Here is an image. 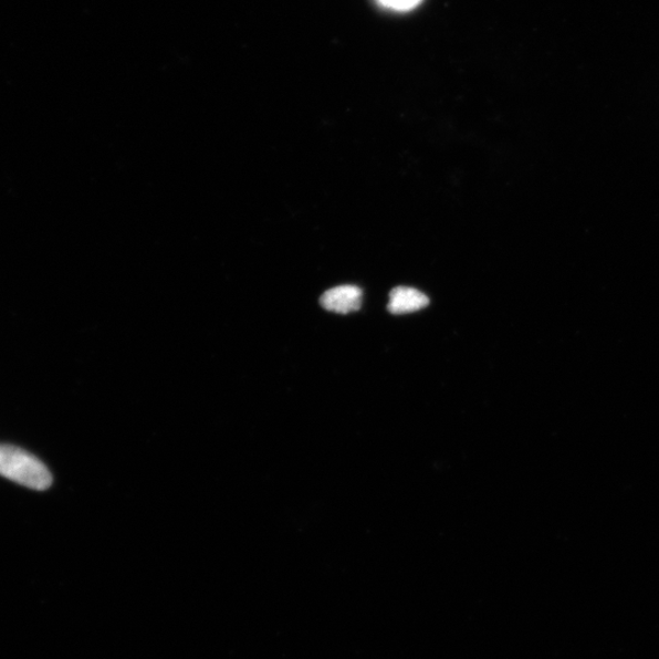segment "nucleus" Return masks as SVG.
<instances>
[{"label":"nucleus","mask_w":659,"mask_h":659,"mask_svg":"<svg viewBox=\"0 0 659 659\" xmlns=\"http://www.w3.org/2000/svg\"><path fill=\"white\" fill-rule=\"evenodd\" d=\"M363 292L357 286L344 285L326 291L321 300L323 308L338 314L357 312L362 307Z\"/></svg>","instance_id":"2"},{"label":"nucleus","mask_w":659,"mask_h":659,"mask_svg":"<svg viewBox=\"0 0 659 659\" xmlns=\"http://www.w3.org/2000/svg\"><path fill=\"white\" fill-rule=\"evenodd\" d=\"M429 299L422 292L411 287H396L390 293L388 311L390 313L409 314L428 307Z\"/></svg>","instance_id":"3"},{"label":"nucleus","mask_w":659,"mask_h":659,"mask_svg":"<svg viewBox=\"0 0 659 659\" xmlns=\"http://www.w3.org/2000/svg\"><path fill=\"white\" fill-rule=\"evenodd\" d=\"M0 475L38 491L49 490L53 482L50 469L38 457L4 443H0Z\"/></svg>","instance_id":"1"},{"label":"nucleus","mask_w":659,"mask_h":659,"mask_svg":"<svg viewBox=\"0 0 659 659\" xmlns=\"http://www.w3.org/2000/svg\"><path fill=\"white\" fill-rule=\"evenodd\" d=\"M380 6L396 11H409L421 3V0H376Z\"/></svg>","instance_id":"4"}]
</instances>
